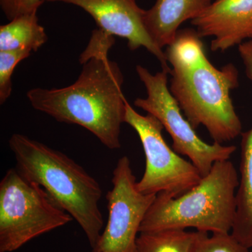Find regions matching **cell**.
<instances>
[{"mask_svg": "<svg viewBox=\"0 0 252 252\" xmlns=\"http://www.w3.org/2000/svg\"><path fill=\"white\" fill-rule=\"evenodd\" d=\"M114 42V36L94 30L81 55L83 67L75 82L61 89L35 88L26 94L36 110L57 122L84 127L109 149L122 147L127 102L121 68L108 58Z\"/></svg>", "mask_w": 252, "mask_h": 252, "instance_id": "cell-1", "label": "cell"}, {"mask_svg": "<svg viewBox=\"0 0 252 252\" xmlns=\"http://www.w3.org/2000/svg\"><path fill=\"white\" fill-rule=\"evenodd\" d=\"M172 64L170 91L194 129L206 127L214 142H230L242 134L230 92L239 85L233 64L217 69L203 44L187 43L167 55Z\"/></svg>", "mask_w": 252, "mask_h": 252, "instance_id": "cell-2", "label": "cell"}, {"mask_svg": "<svg viewBox=\"0 0 252 252\" xmlns=\"http://www.w3.org/2000/svg\"><path fill=\"white\" fill-rule=\"evenodd\" d=\"M9 146L18 172L41 186L77 220L94 251L104 225L99 207L102 192L97 181L65 154L26 135L13 134Z\"/></svg>", "mask_w": 252, "mask_h": 252, "instance_id": "cell-3", "label": "cell"}, {"mask_svg": "<svg viewBox=\"0 0 252 252\" xmlns=\"http://www.w3.org/2000/svg\"><path fill=\"white\" fill-rule=\"evenodd\" d=\"M238 186L232 162L217 161L198 185L180 196L157 194L140 233L194 228L212 234L229 233L236 215Z\"/></svg>", "mask_w": 252, "mask_h": 252, "instance_id": "cell-4", "label": "cell"}, {"mask_svg": "<svg viewBox=\"0 0 252 252\" xmlns=\"http://www.w3.org/2000/svg\"><path fill=\"white\" fill-rule=\"evenodd\" d=\"M72 220L41 186L16 167L5 174L0 182V252L17 250Z\"/></svg>", "mask_w": 252, "mask_h": 252, "instance_id": "cell-5", "label": "cell"}, {"mask_svg": "<svg viewBox=\"0 0 252 252\" xmlns=\"http://www.w3.org/2000/svg\"><path fill=\"white\" fill-rule=\"evenodd\" d=\"M136 71L145 86L147 95L144 98L136 99L134 104L161 123L172 137V148L175 152L189 157L203 177L208 175L215 162L229 160L236 151L235 146L206 143L184 117L168 88L170 73L162 69L153 74L141 65H137Z\"/></svg>", "mask_w": 252, "mask_h": 252, "instance_id": "cell-6", "label": "cell"}, {"mask_svg": "<svg viewBox=\"0 0 252 252\" xmlns=\"http://www.w3.org/2000/svg\"><path fill=\"white\" fill-rule=\"evenodd\" d=\"M125 123L137 132L145 154V170L137 183L140 192L177 197L200 183L203 177L198 169L167 145L157 118L139 114L127 101Z\"/></svg>", "mask_w": 252, "mask_h": 252, "instance_id": "cell-7", "label": "cell"}, {"mask_svg": "<svg viewBox=\"0 0 252 252\" xmlns=\"http://www.w3.org/2000/svg\"><path fill=\"white\" fill-rule=\"evenodd\" d=\"M137 183L128 158H121L113 172V188L106 196L108 220L93 252H136L137 233L157 198L140 192Z\"/></svg>", "mask_w": 252, "mask_h": 252, "instance_id": "cell-8", "label": "cell"}, {"mask_svg": "<svg viewBox=\"0 0 252 252\" xmlns=\"http://www.w3.org/2000/svg\"><path fill=\"white\" fill-rule=\"evenodd\" d=\"M75 5L94 18L99 29L109 35L124 38L131 51L145 48L154 55L162 70L170 73L166 55L152 41L144 27L145 10L136 0H45Z\"/></svg>", "mask_w": 252, "mask_h": 252, "instance_id": "cell-9", "label": "cell"}, {"mask_svg": "<svg viewBox=\"0 0 252 252\" xmlns=\"http://www.w3.org/2000/svg\"><path fill=\"white\" fill-rule=\"evenodd\" d=\"M191 24L200 37H213L212 51L240 45L252 39V0H215Z\"/></svg>", "mask_w": 252, "mask_h": 252, "instance_id": "cell-10", "label": "cell"}, {"mask_svg": "<svg viewBox=\"0 0 252 252\" xmlns=\"http://www.w3.org/2000/svg\"><path fill=\"white\" fill-rule=\"evenodd\" d=\"M212 0H157L145 10L144 27L152 41L162 49L175 40L182 23L195 19Z\"/></svg>", "mask_w": 252, "mask_h": 252, "instance_id": "cell-11", "label": "cell"}, {"mask_svg": "<svg viewBox=\"0 0 252 252\" xmlns=\"http://www.w3.org/2000/svg\"><path fill=\"white\" fill-rule=\"evenodd\" d=\"M248 79L252 83V49L242 56ZM240 180L236 192V215L231 235L249 249L252 248V127L242 133Z\"/></svg>", "mask_w": 252, "mask_h": 252, "instance_id": "cell-12", "label": "cell"}, {"mask_svg": "<svg viewBox=\"0 0 252 252\" xmlns=\"http://www.w3.org/2000/svg\"><path fill=\"white\" fill-rule=\"evenodd\" d=\"M47 40L37 11L21 15L0 27V51L26 49L36 52Z\"/></svg>", "mask_w": 252, "mask_h": 252, "instance_id": "cell-13", "label": "cell"}, {"mask_svg": "<svg viewBox=\"0 0 252 252\" xmlns=\"http://www.w3.org/2000/svg\"><path fill=\"white\" fill-rule=\"evenodd\" d=\"M208 233L165 229L142 232L137 237L136 252H195Z\"/></svg>", "mask_w": 252, "mask_h": 252, "instance_id": "cell-14", "label": "cell"}, {"mask_svg": "<svg viewBox=\"0 0 252 252\" xmlns=\"http://www.w3.org/2000/svg\"><path fill=\"white\" fill-rule=\"evenodd\" d=\"M29 50L0 51V104H4L12 92L11 77L18 63L31 56Z\"/></svg>", "mask_w": 252, "mask_h": 252, "instance_id": "cell-15", "label": "cell"}, {"mask_svg": "<svg viewBox=\"0 0 252 252\" xmlns=\"http://www.w3.org/2000/svg\"><path fill=\"white\" fill-rule=\"evenodd\" d=\"M195 252H250L230 233L207 235L200 242Z\"/></svg>", "mask_w": 252, "mask_h": 252, "instance_id": "cell-16", "label": "cell"}, {"mask_svg": "<svg viewBox=\"0 0 252 252\" xmlns=\"http://www.w3.org/2000/svg\"><path fill=\"white\" fill-rule=\"evenodd\" d=\"M45 0H0V6L9 21L37 11Z\"/></svg>", "mask_w": 252, "mask_h": 252, "instance_id": "cell-17", "label": "cell"}, {"mask_svg": "<svg viewBox=\"0 0 252 252\" xmlns=\"http://www.w3.org/2000/svg\"></svg>", "mask_w": 252, "mask_h": 252, "instance_id": "cell-18", "label": "cell"}]
</instances>
